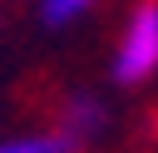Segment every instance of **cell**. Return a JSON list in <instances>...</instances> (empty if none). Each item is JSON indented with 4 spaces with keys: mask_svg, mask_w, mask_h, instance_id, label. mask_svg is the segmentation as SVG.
<instances>
[{
    "mask_svg": "<svg viewBox=\"0 0 158 153\" xmlns=\"http://www.w3.org/2000/svg\"><path fill=\"white\" fill-rule=\"evenodd\" d=\"M104 123H109V114H104V104L94 99V94H74V99H64V114H59V128L84 148L89 138H99L104 133Z\"/></svg>",
    "mask_w": 158,
    "mask_h": 153,
    "instance_id": "cell-2",
    "label": "cell"
},
{
    "mask_svg": "<svg viewBox=\"0 0 158 153\" xmlns=\"http://www.w3.org/2000/svg\"><path fill=\"white\" fill-rule=\"evenodd\" d=\"M0 153H79V143L64 128H44V133H15L0 138Z\"/></svg>",
    "mask_w": 158,
    "mask_h": 153,
    "instance_id": "cell-3",
    "label": "cell"
},
{
    "mask_svg": "<svg viewBox=\"0 0 158 153\" xmlns=\"http://www.w3.org/2000/svg\"><path fill=\"white\" fill-rule=\"evenodd\" d=\"M158 74V0H138L123 20L118 49H114V79L143 84Z\"/></svg>",
    "mask_w": 158,
    "mask_h": 153,
    "instance_id": "cell-1",
    "label": "cell"
},
{
    "mask_svg": "<svg viewBox=\"0 0 158 153\" xmlns=\"http://www.w3.org/2000/svg\"><path fill=\"white\" fill-rule=\"evenodd\" d=\"M94 10V0H40V20L49 25V30H64V25H74L79 15H89Z\"/></svg>",
    "mask_w": 158,
    "mask_h": 153,
    "instance_id": "cell-4",
    "label": "cell"
}]
</instances>
